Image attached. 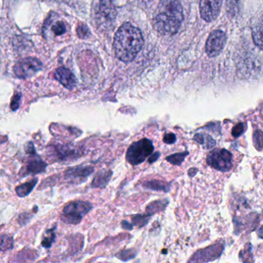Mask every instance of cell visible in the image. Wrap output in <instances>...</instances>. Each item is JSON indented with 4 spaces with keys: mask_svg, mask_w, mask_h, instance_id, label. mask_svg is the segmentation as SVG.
<instances>
[{
    "mask_svg": "<svg viewBox=\"0 0 263 263\" xmlns=\"http://www.w3.org/2000/svg\"><path fill=\"white\" fill-rule=\"evenodd\" d=\"M160 157H161V153L159 152H155V153H152V155L149 156L148 158V163L149 164H152V163H155V161H158Z\"/></svg>",
    "mask_w": 263,
    "mask_h": 263,
    "instance_id": "obj_35",
    "label": "cell"
},
{
    "mask_svg": "<svg viewBox=\"0 0 263 263\" xmlns=\"http://www.w3.org/2000/svg\"><path fill=\"white\" fill-rule=\"evenodd\" d=\"M47 167V163L44 162L39 157L36 156V158H32V159L27 163L25 175H35L42 173L45 172Z\"/></svg>",
    "mask_w": 263,
    "mask_h": 263,
    "instance_id": "obj_13",
    "label": "cell"
},
{
    "mask_svg": "<svg viewBox=\"0 0 263 263\" xmlns=\"http://www.w3.org/2000/svg\"><path fill=\"white\" fill-rule=\"evenodd\" d=\"M21 93H16V95L13 96V100H12L11 101V104H10V107H11V109L13 111H16V110H18V108H19L20 104H21Z\"/></svg>",
    "mask_w": 263,
    "mask_h": 263,
    "instance_id": "obj_31",
    "label": "cell"
},
{
    "mask_svg": "<svg viewBox=\"0 0 263 263\" xmlns=\"http://www.w3.org/2000/svg\"><path fill=\"white\" fill-rule=\"evenodd\" d=\"M93 209L88 201H76L68 203L64 207L61 218L66 224H78Z\"/></svg>",
    "mask_w": 263,
    "mask_h": 263,
    "instance_id": "obj_4",
    "label": "cell"
},
{
    "mask_svg": "<svg viewBox=\"0 0 263 263\" xmlns=\"http://www.w3.org/2000/svg\"><path fill=\"white\" fill-rule=\"evenodd\" d=\"M253 142L255 148L261 152L262 149V132L261 130H257L254 132Z\"/></svg>",
    "mask_w": 263,
    "mask_h": 263,
    "instance_id": "obj_25",
    "label": "cell"
},
{
    "mask_svg": "<svg viewBox=\"0 0 263 263\" xmlns=\"http://www.w3.org/2000/svg\"><path fill=\"white\" fill-rule=\"evenodd\" d=\"M95 172V167L91 166H77L66 170L64 176L67 180L71 181H85Z\"/></svg>",
    "mask_w": 263,
    "mask_h": 263,
    "instance_id": "obj_10",
    "label": "cell"
},
{
    "mask_svg": "<svg viewBox=\"0 0 263 263\" xmlns=\"http://www.w3.org/2000/svg\"><path fill=\"white\" fill-rule=\"evenodd\" d=\"M197 171L198 169L196 168H191L190 170L189 171V175L190 177H193L195 174L197 173Z\"/></svg>",
    "mask_w": 263,
    "mask_h": 263,
    "instance_id": "obj_37",
    "label": "cell"
},
{
    "mask_svg": "<svg viewBox=\"0 0 263 263\" xmlns=\"http://www.w3.org/2000/svg\"><path fill=\"white\" fill-rule=\"evenodd\" d=\"M113 172L110 170H101L97 173L91 183L95 189H104L111 179Z\"/></svg>",
    "mask_w": 263,
    "mask_h": 263,
    "instance_id": "obj_14",
    "label": "cell"
},
{
    "mask_svg": "<svg viewBox=\"0 0 263 263\" xmlns=\"http://www.w3.org/2000/svg\"><path fill=\"white\" fill-rule=\"evenodd\" d=\"M1 63H2V58H1V53H0V66H1Z\"/></svg>",
    "mask_w": 263,
    "mask_h": 263,
    "instance_id": "obj_39",
    "label": "cell"
},
{
    "mask_svg": "<svg viewBox=\"0 0 263 263\" xmlns=\"http://www.w3.org/2000/svg\"><path fill=\"white\" fill-rule=\"evenodd\" d=\"M176 135L174 133L165 134L163 137V141L167 144H173L176 142Z\"/></svg>",
    "mask_w": 263,
    "mask_h": 263,
    "instance_id": "obj_32",
    "label": "cell"
},
{
    "mask_svg": "<svg viewBox=\"0 0 263 263\" xmlns=\"http://www.w3.org/2000/svg\"><path fill=\"white\" fill-rule=\"evenodd\" d=\"M223 0H200L199 10L201 18L206 22L215 21L219 14Z\"/></svg>",
    "mask_w": 263,
    "mask_h": 263,
    "instance_id": "obj_9",
    "label": "cell"
},
{
    "mask_svg": "<svg viewBox=\"0 0 263 263\" xmlns=\"http://www.w3.org/2000/svg\"><path fill=\"white\" fill-rule=\"evenodd\" d=\"M52 31L56 36H61L67 31L66 24L63 21H58L52 27Z\"/></svg>",
    "mask_w": 263,
    "mask_h": 263,
    "instance_id": "obj_26",
    "label": "cell"
},
{
    "mask_svg": "<svg viewBox=\"0 0 263 263\" xmlns=\"http://www.w3.org/2000/svg\"><path fill=\"white\" fill-rule=\"evenodd\" d=\"M121 224H122L123 229H126V230H132L133 229V226L127 221H123Z\"/></svg>",
    "mask_w": 263,
    "mask_h": 263,
    "instance_id": "obj_36",
    "label": "cell"
},
{
    "mask_svg": "<svg viewBox=\"0 0 263 263\" xmlns=\"http://www.w3.org/2000/svg\"><path fill=\"white\" fill-rule=\"evenodd\" d=\"M55 228L52 229H49L46 232L45 235L43 238L42 246L46 249H50L53 243L54 242L55 238H56V234L54 232Z\"/></svg>",
    "mask_w": 263,
    "mask_h": 263,
    "instance_id": "obj_22",
    "label": "cell"
},
{
    "mask_svg": "<svg viewBox=\"0 0 263 263\" xmlns=\"http://www.w3.org/2000/svg\"><path fill=\"white\" fill-rule=\"evenodd\" d=\"M14 246V241L12 237L7 235H0V252L11 250Z\"/></svg>",
    "mask_w": 263,
    "mask_h": 263,
    "instance_id": "obj_20",
    "label": "cell"
},
{
    "mask_svg": "<svg viewBox=\"0 0 263 263\" xmlns=\"http://www.w3.org/2000/svg\"><path fill=\"white\" fill-rule=\"evenodd\" d=\"M144 45V38L139 29L129 23L123 24L115 36V56L123 62L133 61Z\"/></svg>",
    "mask_w": 263,
    "mask_h": 263,
    "instance_id": "obj_2",
    "label": "cell"
},
{
    "mask_svg": "<svg viewBox=\"0 0 263 263\" xmlns=\"http://www.w3.org/2000/svg\"><path fill=\"white\" fill-rule=\"evenodd\" d=\"M184 20L179 0H161L152 18V25L158 33L165 36L175 34Z\"/></svg>",
    "mask_w": 263,
    "mask_h": 263,
    "instance_id": "obj_1",
    "label": "cell"
},
{
    "mask_svg": "<svg viewBox=\"0 0 263 263\" xmlns=\"http://www.w3.org/2000/svg\"><path fill=\"white\" fill-rule=\"evenodd\" d=\"M261 31H262V28H261V24H260L259 27H257V30H254L253 32V39L254 41H255L256 45H258L259 47V48H261V44H262V41H261Z\"/></svg>",
    "mask_w": 263,
    "mask_h": 263,
    "instance_id": "obj_28",
    "label": "cell"
},
{
    "mask_svg": "<svg viewBox=\"0 0 263 263\" xmlns=\"http://www.w3.org/2000/svg\"><path fill=\"white\" fill-rule=\"evenodd\" d=\"M78 34L81 39L87 38L90 35V31L87 26L84 24H80L79 27H78Z\"/></svg>",
    "mask_w": 263,
    "mask_h": 263,
    "instance_id": "obj_30",
    "label": "cell"
},
{
    "mask_svg": "<svg viewBox=\"0 0 263 263\" xmlns=\"http://www.w3.org/2000/svg\"><path fill=\"white\" fill-rule=\"evenodd\" d=\"M38 183L37 178H34L32 181H28V182L24 183V184H21L16 187V192L18 196L21 198H24V197L28 196L32 191L36 187V184Z\"/></svg>",
    "mask_w": 263,
    "mask_h": 263,
    "instance_id": "obj_18",
    "label": "cell"
},
{
    "mask_svg": "<svg viewBox=\"0 0 263 263\" xmlns=\"http://www.w3.org/2000/svg\"><path fill=\"white\" fill-rule=\"evenodd\" d=\"M230 152L224 148H215L209 152L207 163L210 167L221 172H229L233 166V159Z\"/></svg>",
    "mask_w": 263,
    "mask_h": 263,
    "instance_id": "obj_5",
    "label": "cell"
},
{
    "mask_svg": "<svg viewBox=\"0 0 263 263\" xmlns=\"http://www.w3.org/2000/svg\"><path fill=\"white\" fill-rule=\"evenodd\" d=\"M168 200L163 199L159 200V201H155L149 204L146 210H147V214L152 216V215H155L157 212L164 210L166 206L168 204Z\"/></svg>",
    "mask_w": 263,
    "mask_h": 263,
    "instance_id": "obj_19",
    "label": "cell"
},
{
    "mask_svg": "<svg viewBox=\"0 0 263 263\" xmlns=\"http://www.w3.org/2000/svg\"><path fill=\"white\" fill-rule=\"evenodd\" d=\"M136 255L137 253H135V250H133V249H129V250H124L119 252V253L118 254V258L122 260V261H128V260L135 258Z\"/></svg>",
    "mask_w": 263,
    "mask_h": 263,
    "instance_id": "obj_27",
    "label": "cell"
},
{
    "mask_svg": "<svg viewBox=\"0 0 263 263\" xmlns=\"http://www.w3.org/2000/svg\"><path fill=\"white\" fill-rule=\"evenodd\" d=\"M144 189L149 190L155 191V192H168L171 190V184L164 181H158V180H151L146 181L143 184Z\"/></svg>",
    "mask_w": 263,
    "mask_h": 263,
    "instance_id": "obj_16",
    "label": "cell"
},
{
    "mask_svg": "<svg viewBox=\"0 0 263 263\" xmlns=\"http://www.w3.org/2000/svg\"><path fill=\"white\" fill-rule=\"evenodd\" d=\"M43 64L36 58H28L18 62L13 67L15 75L21 79H26L42 70Z\"/></svg>",
    "mask_w": 263,
    "mask_h": 263,
    "instance_id": "obj_7",
    "label": "cell"
},
{
    "mask_svg": "<svg viewBox=\"0 0 263 263\" xmlns=\"http://www.w3.org/2000/svg\"><path fill=\"white\" fill-rule=\"evenodd\" d=\"M117 10L112 0H100L95 8V18L98 25L108 27L116 19Z\"/></svg>",
    "mask_w": 263,
    "mask_h": 263,
    "instance_id": "obj_6",
    "label": "cell"
},
{
    "mask_svg": "<svg viewBox=\"0 0 263 263\" xmlns=\"http://www.w3.org/2000/svg\"><path fill=\"white\" fill-rule=\"evenodd\" d=\"M155 151L153 141L147 138H143L132 144L127 149L126 159L132 165L142 164Z\"/></svg>",
    "mask_w": 263,
    "mask_h": 263,
    "instance_id": "obj_3",
    "label": "cell"
},
{
    "mask_svg": "<svg viewBox=\"0 0 263 263\" xmlns=\"http://www.w3.org/2000/svg\"><path fill=\"white\" fill-rule=\"evenodd\" d=\"M240 0H228L227 12L229 16L234 17L239 11Z\"/></svg>",
    "mask_w": 263,
    "mask_h": 263,
    "instance_id": "obj_24",
    "label": "cell"
},
{
    "mask_svg": "<svg viewBox=\"0 0 263 263\" xmlns=\"http://www.w3.org/2000/svg\"><path fill=\"white\" fill-rule=\"evenodd\" d=\"M25 151L28 155H36V149H35L34 144L33 142H28L26 144Z\"/></svg>",
    "mask_w": 263,
    "mask_h": 263,
    "instance_id": "obj_34",
    "label": "cell"
},
{
    "mask_svg": "<svg viewBox=\"0 0 263 263\" xmlns=\"http://www.w3.org/2000/svg\"><path fill=\"white\" fill-rule=\"evenodd\" d=\"M55 78L69 90H72L76 86L77 81L73 73L70 69L66 67H60L55 72Z\"/></svg>",
    "mask_w": 263,
    "mask_h": 263,
    "instance_id": "obj_11",
    "label": "cell"
},
{
    "mask_svg": "<svg viewBox=\"0 0 263 263\" xmlns=\"http://www.w3.org/2000/svg\"><path fill=\"white\" fill-rule=\"evenodd\" d=\"M189 155V152H180V153L174 154V155H169L166 158V161H168L171 164L174 165H181L183 161L185 159L186 157Z\"/></svg>",
    "mask_w": 263,
    "mask_h": 263,
    "instance_id": "obj_21",
    "label": "cell"
},
{
    "mask_svg": "<svg viewBox=\"0 0 263 263\" xmlns=\"http://www.w3.org/2000/svg\"><path fill=\"white\" fill-rule=\"evenodd\" d=\"M54 152L57 160L60 161H70L80 156L79 151L70 145H55Z\"/></svg>",
    "mask_w": 263,
    "mask_h": 263,
    "instance_id": "obj_12",
    "label": "cell"
},
{
    "mask_svg": "<svg viewBox=\"0 0 263 263\" xmlns=\"http://www.w3.org/2000/svg\"><path fill=\"white\" fill-rule=\"evenodd\" d=\"M226 33L221 30H214L206 41L205 51L209 58H215L220 54L226 46Z\"/></svg>",
    "mask_w": 263,
    "mask_h": 263,
    "instance_id": "obj_8",
    "label": "cell"
},
{
    "mask_svg": "<svg viewBox=\"0 0 263 263\" xmlns=\"http://www.w3.org/2000/svg\"><path fill=\"white\" fill-rule=\"evenodd\" d=\"M259 236H260V238H262V235H261V227H260V229H259Z\"/></svg>",
    "mask_w": 263,
    "mask_h": 263,
    "instance_id": "obj_38",
    "label": "cell"
},
{
    "mask_svg": "<svg viewBox=\"0 0 263 263\" xmlns=\"http://www.w3.org/2000/svg\"><path fill=\"white\" fill-rule=\"evenodd\" d=\"M245 132V124L244 123H239V124H236L235 127H233L232 130V136L235 138H238L241 136Z\"/></svg>",
    "mask_w": 263,
    "mask_h": 263,
    "instance_id": "obj_29",
    "label": "cell"
},
{
    "mask_svg": "<svg viewBox=\"0 0 263 263\" xmlns=\"http://www.w3.org/2000/svg\"><path fill=\"white\" fill-rule=\"evenodd\" d=\"M151 215L147 214V215H135L132 218V221H133V226H137L138 228L143 227V226H146L148 223L149 220H150Z\"/></svg>",
    "mask_w": 263,
    "mask_h": 263,
    "instance_id": "obj_23",
    "label": "cell"
},
{
    "mask_svg": "<svg viewBox=\"0 0 263 263\" xmlns=\"http://www.w3.org/2000/svg\"><path fill=\"white\" fill-rule=\"evenodd\" d=\"M194 141L201 144L206 149H211L216 145V141L211 135L204 133L195 134L193 138Z\"/></svg>",
    "mask_w": 263,
    "mask_h": 263,
    "instance_id": "obj_17",
    "label": "cell"
},
{
    "mask_svg": "<svg viewBox=\"0 0 263 263\" xmlns=\"http://www.w3.org/2000/svg\"><path fill=\"white\" fill-rule=\"evenodd\" d=\"M220 248H221V245H214V246H210V247L207 248V249H204V250H201L200 252H197V253L201 254V255H199V256L198 255H195V256H196V258L194 257L195 259H192L191 261H202L203 258H206L208 255H209L208 261H210L209 258H211V261H212L213 258H212L210 254L217 253L221 255V252H222L223 247L221 249H220ZM204 261H206V258L204 259Z\"/></svg>",
    "mask_w": 263,
    "mask_h": 263,
    "instance_id": "obj_15",
    "label": "cell"
},
{
    "mask_svg": "<svg viewBox=\"0 0 263 263\" xmlns=\"http://www.w3.org/2000/svg\"><path fill=\"white\" fill-rule=\"evenodd\" d=\"M32 215H30L28 212H24V213L21 214L19 217V223L21 226H25L27 223L30 221V218H31Z\"/></svg>",
    "mask_w": 263,
    "mask_h": 263,
    "instance_id": "obj_33",
    "label": "cell"
}]
</instances>
